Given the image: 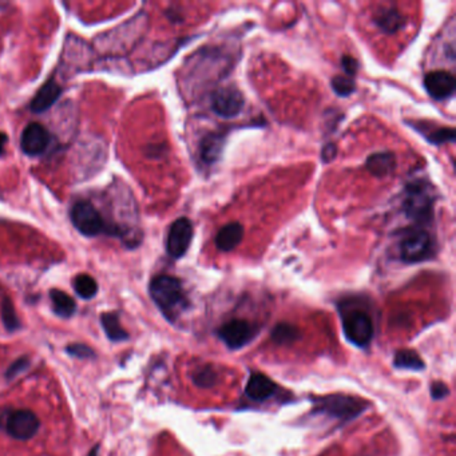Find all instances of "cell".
<instances>
[{"mask_svg": "<svg viewBox=\"0 0 456 456\" xmlns=\"http://www.w3.org/2000/svg\"><path fill=\"white\" fill-rule=\"evenodd\" d=\"M448 395V387L441 383V381H435L431 386V396L434 400H441Z\"/></svg>", "mask_w": 456, "mask_h": 456, "instance_id": "cell-31", "label": "cell"}, {"mask_svg": "<svg viewBox=\"0 0 456 456\" xmlns=\"http://www.w3.org/2000/svg\"><path fill=\"white\" fill-rule=\"evenodd\" d=\"M70 218L74 228L86 237H97L99 234L129 237L121 227L107 224L99 210L88 201H77L70 210Z\"/></svg>", "mask_w": 456, "mask_h": 456, "instance_id": "cell-2", "label": "cell"}, {"mask_svg": "<svg viewBox=\"0 0 456 456\" xmlns=\"http://www.w3.org/2000/svg\"><path fill=\"white\" fill-rule=\"evenodd\" d=\"M8 142V137L6 133L0 131V157L4 155V150H6V145Z\"/></svg>", "mask_w": 456, "mask_h": 456, "instance_id": "cell-33", "label": "cell"}, {"mask_svg": "<svg viewBox=\"0 0 456 456\" xmlns=\"http://www.w3.org/2000/svg\"><path fill=\"white\" fill-rule=\"evenodd\" d=\"M341 323L345 337L353 345L365 348L371 344L374 328L372 319L367 312L359 308L341 310Z\"/></svg>", "mask_w": 456, "mask_h": 456, "instance_id": "cell-6", "label": "cell"}, {"mask_svg": "<svg viewBox=\"0 0 456 456\" xmlns=\"http://www.w3.org/2000/svg\"><path fill=\"white\" fill-rule=\"evenodd\" d=\"M276 390H277L276 383H273L268 376L260 372H253L249 377L245 394L250 400L261 403L273 397L276 394Z\"/></svg>", "mask_w": 456, "mask_h": 456, "instance_id": "cell-14", "label": "cell"}, {"mask_svg": "<svg viewBox=\"0 0 456 456\" xmlns=\"http://www.w3.org/2000/svg\"><path fill=\"white\" fill-rule=\"evenodd\" d=\"M298 336H300L298 330L294 325L287 324V323L277 324L272 331V340L280 345H285V344H290V343L296 341V339Z\"/></svg>", "mask_w": 456, "mask_h": 456, "instance_id": "cell-24", "label": "cell"}, {"mask_svg": "<svg viewBox=\"0 0 456 456\" xmlns=\"http://www.w3.org/2000/svg\"><path fill=\"white\" fill-rule=\"evenodd\" d=\"M66 351L70 356H74L77 359H91L95 356L94 351L84 344H70L67 345Z\"/></svg>", "mask_w": 456, "mask_h": 456, "instance_id": "cell-28", "label": "cell"}, {"mask_svg": "<svg viewBox=\"0 0 456 456\" xmlns=\"http://www.w3.org/2000/svg\"><path fill=\"white\" fill-rule=\"evenodd\" d=\"M149 290L154 304L171 323L175 321L189 305L182 283L177 277L160 274L151 280Z\"/></svg>", "mask_w": 456, "mask_h": 456, "instance_id": "cell-1", "label": "cell"}, {"mask_svg": "<svg viewBox=\"0 0 456 456\" xmlns=\"http://www.w3.org/2000/svg\"><path fill=\"white\" fill-rule=\"evenodd\" d=\"M218 337L230 350H240L256 337L257 328L247 320H230L218 331Z\"/></svg>", "mask_w": 456, "mask_h": 456, "instance_id": "cell-9", "label": "cell"}, {"mask_svg": "<svg viewBox=\"0 0 456 456\" xmlns=\"http://www.w3.org/2000/svg\"><path fill=\"white\" fill-rule=\"evenodd\" d=\"M332 88L339 97H350L356 90V83L348 75H336L332 79Z\"/></svg>", "mask_w": 456, "mask_h": 456, "instance_id": "cell-27", "label": "cell"}, {"mask_svg": "<svg viewBox=\"0 0 456 456\" xmlns=\"http://www.w3.org/2000/svg\"><path fill=\"white\" fill-rule=\"evenodd\" d=\"M1 320L7 331L14 332L21 328V320L17 314L12 301L8 297H6L1 303Z\"/></svg>", "mask_w": 456, "mask_h": 456, "instance_id": "cell-25", "label": "cell"}, {"mask_svg": "<svg viewBox=\"0 0 456 456\" xmlns=\"http://www.w3.org/2000/svg\"><path fill=\"white\" fill-rule=\"evenodd\" d=\"M396 167V158L391 151L374 153L367 160V169L374 177H387L394 173Z\"/></svg>", "mask_w": 456, "mask_h": 456, "instance_id": "cell-17", "label": "cell"}, {"mask_svg": "<svg viewBox=\"0 0 456 456\" xmlns=\"http://www.w3.org/2000/svg\"><path fill=\"white\" fill-rule=\"evenodd\" d=\"M435 194L433 187L424 181H415L406 189L403 210L406 216L416 222L430 221L434 216Z\"/></svg>", "mask_w": 456, "mask_h": 456, "instance_id": "cell-4", "label": "cell"}, {"mask_svg": "<svg viewBox=\"0 0 456 456\" xmlns=\"http://www.w3.org/2000/svg\"><path fill=\"white\" fill-rule=\"evenodd\" d=\"M98 450H99V447L97 446V447H95V448H94V450L90 453V456H97L95 454H97V451H98Z\"/></svg>", "mask_w": 456, "mask_h": 456, "instance_id": "cell-34", "label": "cell"}, {"mask_svg": "<svg viewBox=\"0 0 456 456\" xmlns=\"http://www.w3.org/2000/svg\"><path fill=\"white\" fill-rule=\"evenodd\" d=\"M28 365H30V360H28L27 357H21V359H18L17 361H14V363L8 367L7 373H6V377H7V379H12V377H15L17 374H19V373L23 372V371H26V370L28 368Z\"/></svg>", "mask_w": 456, "mask_h": 456, "instance_id": "cell-29", "label": "cell"}, {"mask_svg": "<svg viewBox=\"0 0 456 456\" xmlns=\"http://www.w3.org/2000/svg\"><path fill=\"white\" fill-rule=\"evenodd\" d=\"M41 420L30 410H17L4 420V430L8 435L17 440H30L38 434Z\"/></svg>", "mask_w": 456, "mask_h": 456, "instance_id": "cell-7", "label": "cell"}, {"mask_svg": "<svg viewBox=\"0 0 456 456\" xmlns=\"http://www.w3.org/2000/svg\"><path fill=\"white\" fill-rule=\"evenodd\" d=\"M74 289H75L77 294L81 298L90 300V298H93L97 294V292H98V284L88 274H78L74 278Z\"/></svg>", "mask_w": 456, "mask_h": 456, "instance_id": "cell-22", "label": "cell"}, {"mask_svg": "<svg viewBox=\"0 0 456 456\" xmlns=\"http://www.w3.org/2000/svg\"><path fill=\"white\" fill-rule=\"evenodd\" d=\"M62 87L57 83L54 78H50L47 82L39 88V91L35 94L34 99L31 101L30 108L31 111L37 113V114H41L47 110H50L53 107V104H55L59 97L62 95Z\"/></svg>", "mask_w": 456, "mask_h": 456, "instance_id": "cell-13", "label": "cell"}, {"mask_svg": "<svg viewBox=\"0 0 456 456\" xmlns=\"http://www.w3.org/2000/svg\"><path fill=\"white\" fill-rule=\"evenodd\" d=\"M427 141L434 145H443L455 141V130L451 127H437L433 129L430 133H424Z\"/></svg>", "mask_w": 456, "mask_h": 456, "instance_id": "cell-26", "label": "cell"}, {"mask_svg": "<svg viewBox=\"0 0 456 456\" xmlns=\"http://www.w3.org/2000/svg\"><path fill=\"white\" fill-rule=\"evenodd\" d=\"M399 251L404 263L417 264L435 256V243L427 230L412 229L400 241Z\"/></svg>", "mask_w": 456, "mask_h": 456, "instance_id": "cell-5", "label": "cell"}, {"mask_svg": "<svg viewBox=\"0 0 456 456\" xmlns=\"http://www.w3.org/2000/svg\"><path fill=\"white\" fill-rule=\"evenodd\" d=\"M194 229L191 221L187 217L175 220L167 233L166 250L171 258H182L191 244Z\"/></svg>", "mask_w": 456, "mask_h": 456, "instance_id": "cell-8", "label": "cell"}, {"mask_svg": "<svg viewBox=\"0 0 456 456\" xmlns=\"http://www.w3.org/2000/svg\"><path fill=\"white\" fill-rule=\"evenodd\" d=\"M50 298L54 312L61 317H71L77 311V304L71 296L59 289L50 290Z\"/></svg>", "mask_w": 456, "mask_h": 456, "instance_id": "cell-19", "label": "cell"}, {"mask_svg": "<svg viewBox=\"0 0 456 456\" xmlns=\"http://www.w3.org/2000/svg\"><path fill=\"white\" fill-rule=\"evenodd\" d=\"M336 154H337V147L334 144H328L323 147L321 157H323L324 162H331L332 160L336 157Z\"/></svg>", "mask_w": 456, "mask_h": 456, "instance_id": "cell-32", "label": "cell"}, {"mask_svg": "<svg viewBox=\"0 0 456 456\" xmlns=\"http://www.w3.org/2000/svg\"><path fill=\"white\" fill-rule=\"evenodd\" d=\"M224 144L225 138L218 133H210L204 137L200 144V155L202 162L207 165L216 164L222 154Z\"/></svg>", "mask_w": 456, "mask_h": 456, "instance_id": "cell-15", "label": "cell"}, {"mask_svg": "<svg viewBox=\"0 0 456 456\" xmlns=\"http://www.w3.org/2000/svg\"><path fill=\"white\" fill-rule=\"evenodd\" d=\"M193 383L202 390L213 388L218 383V373L216 372L211 367L205 365L201 368H197L191 374Z\"/></svg>", "mask_w": 456, "mask_h": 456, "instance_id": "cell-23", "label": "cell"}, {"mask_svg": "<svg viewBox=\"0 0 456 456\" xmlns=\"http://www.w3.org/2000/svg\"><path fill=\"white\" fill-rule=\"evenodd\" d=\"M244 95L243 93L234 87L227 86L220 88L211 98V108L213 111L221 118H234L237 117L244 108Z\"/></svg>", "mask_w": 456, "mask_h": 456, "instance_id": "cell-10", "label": "cell"}, {"mask_svg": "<svg viewBox=\"0 0 456 456\" xmlns=\"http://www.w3.org/2000/svg\"><path fill=\"white\" fill-rule=\"evenodd\" d=\"M101 323L104 327L106 336L111 341H124L129 339V333L124 331L120 323V317L114 312L104 313L101 316Z\"/></svg>", "mask_w": 456, "mask_h": 456, "instance_id": "cell-20", "label": "cell"}, {"mask_svg": "<svg viewBox=\"0 0 456 456\" xmlns=\"http://www.w3.org/2000/svg\"><path fill=\"white\" fill-rule=\"evenodd\" d=\"M341 64H343V68L345 71V75H348L351 78H353L356 75V73L359 70V62L353 57H351V55L343 57Z\"/></svg>", "mask_w": 456, "mask_h": 456, "instance_id": "cell-30", "label": "cell"}, {"mask_svg": "<svg viewBox=\"0 0 456 456\" xmlns=\"http://www.w3.org/2000/svg\"><path fill=\"white\" fill-rule=\"evenodd\" d=\"M404 17L395 8H381L376 12L373 21L374 24L387 34H392L403 28L406 23Z\"/></svg>", "mask_w": 456, "mask_h": 456, "instance_id": "cell-18", "label": "cell"}, {"mask_svg": "<svg viewBox=\"0 0 456 456\" xmlns=\"http://www.w3.org/2000/svg\"><path fill=\"white\" fill-rule=\"evenodd\" d=\"M455 77L444 70L431 71L424 77V87L436 101H443L453 97L455 93Z\"/></svg>", "mask_w": 456, "mask_h": 456, "instance_id": "cell-12", "label": "cell"}, {"mask_svg": "<svg viewBox=\"0 0 456 456\" xmlns=\"http://www.w3.org/2000/svg\"><path fill=\"white\" fill-rule=\"evenodd\" d=\"M313 404H314V410H313L314 414L325 415L341 423H348L353 419L359 417L370 407L367 400L341 394L317 397L313 401Z\"/></svg>", "mask_w": 456, "mask_h": 456, "instance_id": "cell-3", "label": "cell"}, {"mask_svg": "<svg viewBox=\"0 0 456 456\" xmlns=\"http://www.w3.org/2000/svg\"><path fill=\"white\" fill-rule=\"evenodd\" d=\"M244 228L240 222H230L220 229L216 237V247L221 251H230L237 248L243 240Z\"/></svg>", "mask_w": 456, "mask_h": 456, "instance_id": "cell-16", "label": "cell"}, {"mask_svg": "<svg viewBox=\"0 0 456 456\" xmlns=\"http://www.w3.org/2000/svg\"><path fill=\"white\" fill-rule=\"evenodd\" d=\"M50 144H51V134L39 122L27 124L21 133V151L28 157L41 155Z\"/></svg>", "mask_w": 456, "mask_h": 456, "instance_id": "cell-11", "label": "cell"}, {"mask_svg": "<svg viewBox=\"0 0 456 456\" xmlns=\"http://www.w3.org/2000/svg\"><path fill=\"white\" fill-rule=\"evenodd\" d=\"M394 365L396 368L410 371H421L426 367L420 356L412 350H400L395 353Z\"/></svg>", "mask_w": 456, "mask_h": 456, "instance_id": "cell-21", "label": "cell"}]
</instances>
